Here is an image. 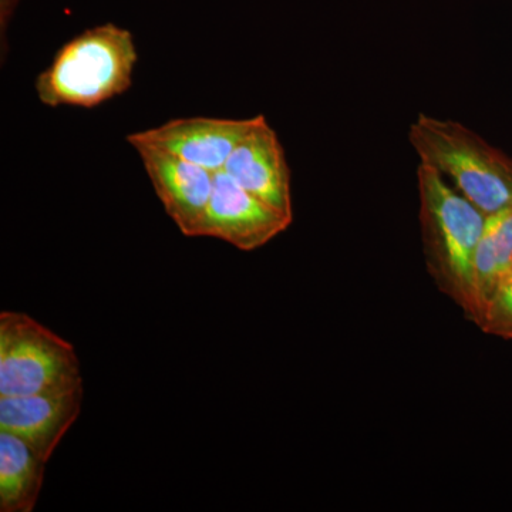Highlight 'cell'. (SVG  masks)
<instances>
[{"mask_svg": "<svg viewBox=\"0 0 512 512\" xmlns=\"http://www.w3.org/2000/svg\"><path fill=\"white\" fill-rule=\"evenodd\" d=\"M427 271L441 292L473 315V266L487 215L429 167L417 170Z\"/></svg>", "mask_w": 512, "mask_h": 512, "instance_id": "6da1fadb", "label": "cell"}, {"mask_svg": "<svg viewBox=\"0 0 512 512\" xmlns=\"http://www.w3.org/2000/svg\"><path fill=\"white\" fill-rule=\"evenodd\" d=\"M137 60L131 32L113 23L94 26L57 50L37 76V97L47 107L93 109L133 86Z\"/></svg>", "mask_w": 512, "mask_h": 512, "instance_id": "7a4b0ae2", "label": "cell"}, {"mask_svg": "<svg viewBox=\"0 0 512 512\" xmlns=\"http://www.w3.org/2000/svg\"><path fill=\"white\" fill-rule=\"evenodd\" d=\"M409 140L421 164L439 171L484 215L512 207V160L458 121L420 113Z\"/></svg>", "mask_w": 512, "mask_h": 512, "instance_id": "3957f363", "label": "cell"}, {"mask_svg": "<svg viewBox=\"0 0 512 512\" xmlns=\"http://www.w3.org/2000/svg\"><path fill=\"white\" fill-rule=\"evenodd\" d=\"M83 386L72 343L28 313L0 312V397L63 392Z\"/></svg>", "mask_w": 512, "mask_h": 512, "instance_id": "277c9868", "label": "cell"}, {"mask_svg": "<svg viewBox=\"0 0 512 512\" xmlns=\"http://www.w3.org/2000/svg\"><path fill=\"white\" fill-rule=\"evenodd\" d=\"M291 224L292 220L249 194L225 171L215 174L201 237L221 239L239 251L251 252L264 247Z\"/></svg>", "mask_w": 512, "mask_h": 512, "instance_id": "5b68a950", "label": "cell"}, {"mask_svg": "<svg viewBox=\"0 0 512 512\" xmlns=\"http://www.w3.org/2000/svg\"><path fill=\"white\" fill-rule=\"evenodd\" d=\"M133 147L168 217L185 237H201L217 173L160 148Z\"/></svg>", "mask_w": 512, "mask_h": 512, "instance_id": "8992f818", "label": "cell"}, {"mask_svg": "<svg viewBox=\"0 0 512 512\" xmlns=\"http://www.w3.org/2000/svg\"><path fill=\"white\" fill-rule=\"evenodd\" d=\"M258 119L259 116L238 120L214 117L174 119L163 126L131 134L127 141L131 146L144 144L160 148L201 165L211 173H220Z\"/></svg>", "mask_w": 512, "mask_h": 512, "instance_id": "52a82bcc", "label": "cell"}, {"mask_svg": "<svg viewBox=\"0 0 512 512\" xmlns=\"http://www.w3.org/2000/svg\"><path fill=\"white\" fill-rule=\"evenodd\" d=\"M222 171L249 194L293 221L291 168L278 134L262 114Z\"/></svg>", "mask_w": 512, "mask_h": 512, "instance_id": "ba28073f", "label": "cell"}, {"mask_svg": "<svg viewBox=\"0 0 512 512\" xmlns=\"http://www.w3.org/2000/svg\"><path fill=\"white\" fill-rule=\"evenodd\" d=\"M84 386L63 392L0 397V431L25 440L45 463L79 419Z\"/></svg>", "mask_w": 512, "mask_h": 512, "instance_id": "9c48e42d", "label": "cell"}, {"mask_svg": "<svg viewBox=\"0 0 512 512\" xmlns=\"http://www.w3.org/2000/svg\"><path fill=\"white\" fill-rule=\"evenodd\" d=\"M46 464L25 440L0 431V512L35 510Z\"/></svg>", "mask_w": 512, "mask_h": 512, "instance_id": "30bf717a", "label": "cell"}, {"mask_svg": "<svg viewBox=\"0 0 512 512\" xmlns=\"http://www.w3.org/2000/svg\"><path fill=\"white\" fill-rule=\"evenodd\" d=\"M477 326L488 335L512 339V278L501 281Z\"/></svg>", "mask_w": 512, "mask_h": 512, "instance_id": "8fae6325", "label": "cell"}, {"mask_svg": "<svg viewBox=\"0 0 512 512\" xmlns=\"http://www.w3.org/2000/svg\"><path fill=\"white\" fill-rule=\"evenodd\" d=\"M485 227L493 238L504 281L510 275L512 266V207L497 214L488 215Z\"/></svg>", "mask_w": 512, "mask_h": 512, "instance_id": "7c38bea8", "label": "cell"}, {"mask_svg": "<svg viewBox=\"0 0 512 512\" xmlns=\"http://www.w3.org/2000/svg\"><path fill=\"white\" fill-rule=\"evenodd\" d=\"M19 0H0V37H2V60H5L8 52V43H6V30H8L10 19L18 8Z\"/></svg>", "mask_w": 512, "mask_h": 512, "instance_id": "4fadbf2b", "label": "cell"}, {"mask_svg": "<svg viewBox=\"0 0 512 512\" xmlns=\"http://www.w3.org/2000/svg\"><path fill=\"white\" fill-rule=\"evenodd\" d=\"M507 278H512V266H511L510 275H508Z\"/></svg>", "mask_w": 512, "mask_h": 512, "instance_id": "5bb4252c", "label": "cell"}]
</instances>
